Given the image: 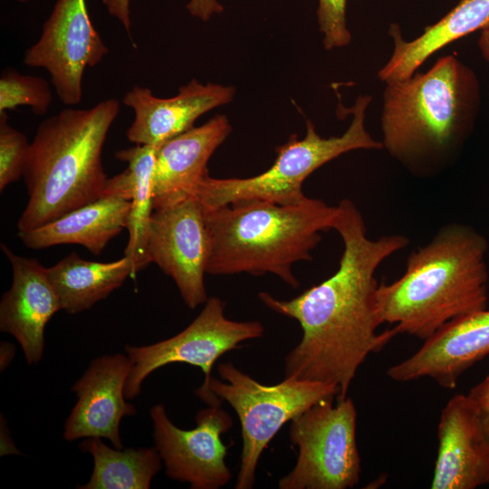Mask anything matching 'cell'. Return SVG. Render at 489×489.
I'll use <instances>...</instances> for the list:
<instances>
[{
    "instance_id": "obj_1",
    "label": "cell",
    "mask_w": 489,
    "mask_h": 489,
    "mask_svg": "<svg viewBox=\"0 0 489 489\" xmlns=\"http://www.w3.org/2000/svg\"><path fill=\"white\" fill-rule=\"evenodd\" d=\"M333 229L342 239L343 252L331 276L291 300L266 292L258 298L272 311L296 320L302 331L300 342L284 359L285 378L333 386L338 400L347 397L368 355L382 350L398 334L394 328L377 332L382 322L375 273L409 241L402 235L369 238L364 218L350 199L337 206Z\"/></svg>"
},
{
    "instance_id": "obj_2",
    "label": "cell",
    "mask_w": 489,
    "mask_h": 489,
    "mask_svg": "<svg viewBox=\"0 0 489 489\" xmlns=\"http://www.w3.org/2000/svg\"><path fill=\"white\" fill-rule=\"evenodd\" d=\"M383 149L417 176L449 167L471 136L481 108L476 73L456 55L439 57L426 72L385 83Z\"/></svg>"
},
{
    "instance_id": "obj_3",
    "label": "cell",
    "mask_w": 489,
    "mask_h": 489,
    "mask_svg": "<svg viewBox=\"0 0 489 489\" xmlns=\"http://www.w3.org/2000/svg\"><path fill=\"white\" fill-rule=\"evenodd\" d=\"M487 250L486 238L470 225L443 226L410 254L398 279L379 284L381 322L425 340L447 322L486 309Z\"/></svg>"
},
{
    "instance_id": "obj_4",
    "label": "cell",
    "mask_w": 489,
    "mask_h": 489,
    "mask_svg": "<svg viewBox=\"0 0 489 489\" xmlns=\"http://www.w3.org/2000/svg\"><path fill=\"white\" fill-rule=\"evenodd\" d=\"M110 98L90 109L67 108L43 120L24 170L28 202L18 231L48 224L101 197L108 177L101 153L120 112Z\"/></svg>"
},
{
    "instance_id": "obj_5",
    "label": "cell",
    "mask_w": 489,
    "mask_h": 489,
    "mask_svg": "<svg viewBox=\"0 0 489 489\" xmlns=\"http://www.w3.org/2000/svg\"><path fill=\"white\" fill-rule=\"evenodd\" d=\"M202 206L209 237L206 273H273L292 288L299 282L292 266L312 260L321 232L333 229L337 214V206L310 197L297 205L244 200Z\"/></svg>"
},
{
    "instance_id": "obj_6",
    "label": "cell",
    "mask_w": 489,
    "mask_h": 489,
    "mask_svg": "<svg viewBox=\"0 0 489 489\" xmlns=\"http://www.w3.org/2000/svg\"><path fill=\"white\" fill-rule=\"evenodd\" d=\"M370 95H360L351 108L352 119L340 136L322 138L311 120L306 121L302 139L292 135L277 148L273 164L264 172L246 178H215L206 174L196 195L206 207H217L244 200H261L279 205H297L303 194L305 179L329 161L358 149H383L365 127Z\"/></svg>"
},
{
    "instance_id": "obj_7",
    "label": "cell",
    "mask_w": 489,
    "mask_h": 489,
    "mask_svg": "<svg viewBox=\"0 0 489 489\" xmlns=\"http://www.w3.org/2000/svg\"><path fill=\"white\" fill-rule=\"evenodd\" d=\"M217 372L222 380L212 378L210 389L232 407L241 426L243 447L236 489L253 488L261 455L285 423L338 394L333 386L294 378L263 384L232 362L219 363Z\"/></svg>"
},
{
    "instance_id": "obj_8",
    "label": "cell",
    "mask_w": 489,
    "mask_h": 489,
    "mask_svg": "<svg viewBox=\"0 0 489 489\" xmlns=\"http://www.w3.org/2000/svg\"><path fill=\"white\" fill-rule=\"evenodd\" d=\"M321 401L291 421L297 446L293 469L280 478V489H348L360 481L357 411L350 398Z\"/></svg>"
},
{
    "instance_id": "obj_9",
    "label": "cell",
    "mask_w": 489,
    "mask_h": 489,
    "mask_svg": "<svg viewBox=\"0 0 489 489\" xmlns=\"http://www.w3.org/2000/svg\"><path fill=\"white\" fill-rule=\"evenodd\" d=\"M225 308L220 298H208L200 313L177 334L147 346H127L126 354L133 364L125 387L127 399L139 395L143 381L153 371L168 364L187 363L200 368L205 376L203 385L195 391L197 397L207 405L222 404L209 387L214 364L225 353L262 337L264 331L258 321L226 318Z\"/></svg>"
},
{
    "instance_id": "obj_10",
    "label": "cell",
    "mask_w": 489,
    "mask_h": 489,
    "mask_svg": "<svg viewBox=\"0 0 489 489\" xmlns=\"http://www.w3.org/2000/svg\"><path fill=\"white\" fill-rule=\"evenodd\" d=\"M108 53L91 21L85 0H57L23 62L47 71L59 100L74 106L82 98L86 68L96 66Z\"/></svg>"
},
{
    "instance_id": "obj_11",
    "label": "cell",
    "mask_w": 489,
    "mask_h": 489,
    "mask_svg": "<svg viewBox=\"0 0 489 489\" xmlns=\"http://www.w3.org/2000/svg\"><path fill=\"white\" fill-rule=\"evenodd\" d=\"M208 255V232L196 194L153 210L148 235L149 260L173 279L190 309L208 300L204 283Z\"/></svg>"
},
{
    "instance_id": "obj_12",
    "label": "cell",
    "mask_w": 489,
    "mask_h": 489,
    "mask_svg": "<svg viewBox=\"0 0 489 489\" xmlns=\"http://www.w3.org/2000/svg\"><path fill=\"white\" fill-rule=\"evenodd\" d=\"M149 415L155 447L170 479L187 482L192 489H218L231 480L221 436L233 427V419L221 404L200 409L190 430L175 426L163 405L152 407Z\"/></svg>"
},
{
    "instance_id": "obj_13",
    "label": "cell",
    "mask_w": 489,
    "mask_h": 489,
    "mask_svg": "<svg viewBox=\"0 0 489 489\" xmlns=\"http://www.w3.org/2000/svg\"><path fill=\"white\" fill-rule=\"evenodd\" d=\"M132 366L130 358L121 353L102 355L90 363L72 388L78 399L64 425L65 440L101 437L122 448L120 421L136 414L125 396Z\"/></svg>"
},
{
    "instance_id": "obj_14",
    "label": "cell",
    "mask_w": 489,
    "mask_h": 489,
    "mask_svg": "<svg viewBox=\"0 0 489 489\" xmlns=\"http://www.w3.org/2000/svg\"><path fill=\"white\" fill-rule=\"evenodd\" d=\"M488 355L489 310L484 309L447 322L387 374L400 382L430 378L443 388H455L460 376Z\"/></svg>"
},
{
    "instance_id": "obj_15",
    "label": "cell",
    "mask_w": 489,
    "mask_h": 489,
    "mask_svg": "<svg viewBox=\"0 0 489 489\" xmlns=\"http://www.w3.org/2000/svg\"><path fill=\"white\" fill-rule=\"evenodd\" d=\"M1 249L13 277L0 302V331L14 336L28 364H36L44 350L45 326L62 310L59 295L40 262L14 254L5 244Z\"/></svg>"
},
{
    "instance_id": "obj_16",
    "label": "cell",
    "mask_w": 489,
    "mask_h": 489,
    "mask_svg": "<svg viewBox=\"0 0 489 489\" xmlns=\"http://www.w3.org/2000/svg\"><path fill=\"white\" fill-rule=\"evenodd\" d=\"M235 94L232 86L201 83L192 79L177 95L159 98L151 90L134 86L122 98L134 111L126 136L136 145L158 148L170 139L190 129L206 112L229 103Z\"/></svg>"
},
{
    "instance_id": "obj_17",
    "label": "cell",
    "mask_w": 489,
    "mask_h": 489,
    "mask_svg": "<svg viewBox=\"0 0 489 489\" xmlns=\"http://www.w3.org/2000/svg\"><path fill=\"white\" fill-rule=\"evenodd\" d=\"M432 489H474L489 484V442L466 395L452 397L437 428Z\"/></svg>"
},
{
    "instance_id": "obj_18",
    "label": "cell",
    "mask_w": 489,
    "mask_h": 489,
    "mask_svg": "<svg viewBox=\"0 0 489 489\" xmlns=\"http://www.w3.org/2000/svg\"><path fill=\"white\" fill-rule=\"evenodd\" d=\"M225 115L166 141L156 150L153 174L154 209L196 193L208 174L207 163L231 132Z\"/></svg>"
},
{
    "instance_id": "obj_19",
    "label": "cell",
    "mask_w": 489,
    "mask_h": 489,
    "mask_svg": "<svg viewBox=\"0 0 489 489\" xmlns=\"http://www.w3.org/2000/svg\"><path fill=\"white\" fill-rule=\"evenodd\" d=\"M489 26V0H460L436 23L426 26L417 38H403L398 24H391L388 34L393 40V52L378 72L383 82L404 80L435 53L451 43Z\"/></svg>"
},
{
    "instance_id": "obj_20",
    "label": "cell",
    "mask_w": 489,
    "mask_h": 489,
    "mask_svg": "<svg viewBox=\"0 0 489 489\" xmlns=\"http://www.w3.org/2000/svg\"><path fill=\"white\" fill-rule=\"evenodd\" d=\"M129 209V200L104 196L17 236L31 249L74 244L98 255L127 227Z\"/></svg>"
},
{
    "instance_id": "obj_21",
    "label": "cell",
    "mask_w": 489,
    "mask_h": 489,
    "mask_svg": "<svg viewBox=\"0 0 489 489\" xmlns=\"http://www.w3.org/2000/svg\"><path fill=\"white\" fill-rule=\"evenodd\" d=\"M62 310L70 314L86 311L106 299L134 275L131 261L123 256L110 263L88 261L75 252L47 268Z\"/></svg>"
},
{
    "instance_id": "obj_22",
    "label": "cell",
    "mask_w": 489,
    "mask_h": 489,
    "mask_svg": "<svg viewBox=\"0 0 489 489\" xmlns=\"http://www.w3.org/2000/svg\"><path fill=\"white\" fill-rule=\"evenodd\" d=\"M93 457V471L82 489H149L162 466L156 447L111 448L101 437H86L79 445Z\"/></svg>"
},
{
    "instance_id": "obj_23",
    "label": "cell",
    "mask_w": 489,
    "mask_h": 489,
    "mask_svg": "<svg viewBox=\"0 0 489 489\" xmlns=\"http://www.w3.org/2000/svg\"><path fill=\"white\" fill-rule=\"evenodd\" d=\"M157 148L148 145L116 151L115 158L126 162L130 172L132 188L127 230L129 241L125 256L132 263L134 274L150 264L148 256V235L154 210L153 174Z\"/></svg>"
},
{
    "instance_id": "obj_24",
    "label": "cell",
    "mask_w": 489,
    "mask_h": 489,
    "mask_svg": "<svg viewBox=\"0 0 489 489\" xmlns=\"http://www.w3.org/2000/svg\"><path fill=\"white\" fill-rule=\"evenodd\" d=\"M53 101L49 83L42 77L24 75L13 69L0 77V112L28 106L33 113L44 115Z\"/></svg>"
},
{
    "instance_id": "obj_25",
    "label": "cell",
    "mask_w": 489,
    "mask_h": 489,
    "mask_svg": "<svg viewBox=\"0 0 489 489\" xmlns=\"http://www.w3.org/2000/svg\"><path fill=\"white\" fill-rule=\"evenodd\" d=\"M5 111L0 112V192L23 177L31 142L25 134L8 124Z\"/></svg>"
},
{
    "instance_id": "obj_26",
    "label": "cell",
    "mask_w": 489,
    "mask_h": 489,
    "mask_svg": "<svg viewBox=\"0 0 489 489\" xmlns=\"http://www.w3.org/2000/svg\"><path fill=\"white\" fill-rule=\"evenodd\" d=\"M346 4L347 0H319L317 19L323 47L328 51L345 47L351 42Z\"/></svg>"
},
{
    "instance_id": "obj_27",
    "label": "cell",
    "mask_w": 489,
    "mask_h": 489,
    "mask_svg": "<svg viewBox=\"0 0 489 489\" xmlns=\"http://www.w3.org/2000/svg\"><path fill=\"white\" fill-rule=\"evenodd\" d=\"M479 421L483 433L489 442V374L474 386L466 395Z\"/></svg>"
},
{
    "instance_id": "obj_28",
    "label": "cell",
    "mask_w": 489,
    "mask_h": 489,
    "mask_svg": "<svg viewBox=\"0 0 489 489\" xmlns=\"http://www.w3.org/2000/svg\"><path fill=\"white\" fill-rule=\"evenodd\" d=\"M187 9L192 16L207 21L213 14L223 12L224 7L217 0H189Z\"/></svg>"
},
{
    "instance_id": "obj_29",
    "label": "cell",
    "mask_w": 489,
    "mask_h": 489,
    "mask_svg": "<svg viewBox=\"0 0 489 489\" xmlns=\"http://www.w3.org/2000/svg\"><path fill=\"white\" fill-rule=\"evenodd\" d=\"M108 13L115 17L130 36V0H102Z\"/></svg>"
},
{
    "instance_id": "obj_30",
    "label": "cell",
    "mask_w": 489,
    "mask_h": 489,
    "mask_svg": "<svg viewBox=\"0 0 489 489\" xmlns=\"http://www.w3.org/2000/svg\"><path fill=\"white\" fill-rule=\"evenodd\" d=\"M477 44L481 55L489 63V26L481 30Z\"/></svg>"
},
{
    "instance_id": "obj_31",
    "label": "cell",
    "mask_w": 489,
    "mask_h": 489,
    "mask_svg": "<svg viewBox=\"0 0 489 489\" xmlns=\"http://www.w3.org/2000/svg\"><path fill=\"white\" fill-rule=\"evenodd\" d=\"M1 350H4V353L1 352V369L3 370L11 361L14 356V352H12V350H14V349L13 345L7 343V352H6V349L4 343L2 342Z\"/></svg>"
},
{
    "instance_id": "obj_32",
    "label": "cell",
    "mask_w": 489,
    "mask_h": 489,
    "mask_svg": "<svg viewBox=\"0 0 489 489\" xmlns=\"http://www.w3.org/2000/svg\"><path fill=\"white\" fill-rule=\"evenodd\" d=\"M18 3H27L30 0H15Z\"/></svg>"
}]
</instances>
